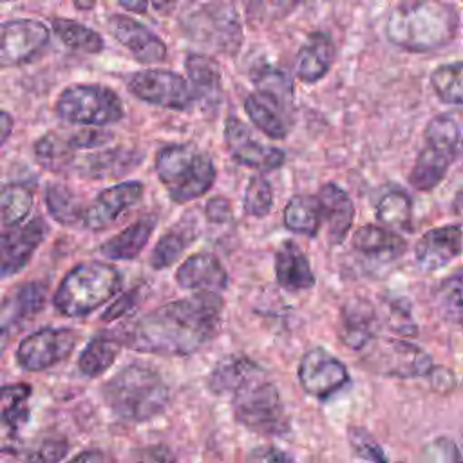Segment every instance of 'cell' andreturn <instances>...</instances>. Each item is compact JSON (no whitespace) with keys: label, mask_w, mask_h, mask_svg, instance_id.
Masks as SVG:
<instances>
[{"label":"cell","mask_w":463,"mask_h":463,"mask_svg":"<svg viewBox=\"0 0 463 463\" xmlns=\"http://www.w3.org/2000/svg\"><path fill=\"white\" fill-rule=\"evenodd\" d=\"M221 313V295L199 291L127 320L114 335L121 345L139 353L184 356L213 338Z\"/></svg>","instance_id":"6da1fadb"},{"label":"cell","mask_w":463,"mask_h":463,"mask_svg":"<svg viewBox=\"0 0 463 463\" xmlns=\"http://www.w3.org/2000/svg\"><path fill=\"white\" fill-rule=\"evenodd\" d=\"M459 29L456 5L438 0L403 2L385 22L387 40L411 52H432L449 45Z\"/></svg>","instance_id":"7a4b0ae2"},{"label":"cell","mask_w":463,"mask_h":463,"mask_svg":"<svg viewBox=\"0 0 463 463\" xmlns=\"http://www.w3.org/2000/svg\"><path fill=\"white\" fill-rule=\"evenodd\" d=\"M103 398L118 418L141 423L166 409L170 392L161 374L152 367L130 364L105 383Z\"/></svg>","instance_id":"3957f363"},{"label":"cell","mask_w":463,"mask_h":463,"mask_svg":"<svg viewBox=\"0 0 463 463\" xmlns=\"http://www.w3.org/2000/svg\"><path fill=\"white\" fill-rule=\"evenodd\" d=\"M154 168L174 203H190L206 194L217 170L208 154L188 143H175L159 148Z\"/></svg>","instance_id":"277c9868"},{"label":"cell","mask_w":463,"mask_h":463,"mask_svg":"<svg viewBox=\"0 0 463 463\" xmlns=\"http://www.w3.org/2000/svg\"><path fill=\"white\" fill-rule=\"evenodd\" d=\"M123 279L116 266L101 260L76 264L60 282L54 293V307L65 317H85L109 302Z\"/></svg>","instance_id":"5b68a950"},{"label":"cell","mask_w":463,"mask_h":463,"mask_svg":"<svg viewBox=\"0 0 463 463\" xmlns=\"http://www.w3.org/2000/svg\"><path fill=\"white\" fill-rule=\"evenodd\" d=\"M235 420L246 429L277 436L288 430V418L275 383L260 365H255L228 394Z\"/></svg>","instance_id":"8992f818"},{"label":"cell","mask_w":463,"mask_h":463,"mask_svg":"<svg viewBox=\"0 0 463 463\" xmlns=\"http://www.w3.org/2000/svg\"><path fill=\"white\" fill-rule=\"evenodd\" d=\"M423 139L425 146L420 150L411 168L409 183L416 190L429 192L441 183L449 166L459 154V123L449 114H439L427 123Z\"/></svg>","instance_id":"52a82bcc"},{"label":"cell","mask_w":463,"mask_h":463,"mask_svg":"<svg viewBox=\"0 0 463 463\" xmlns=\"http://www.w3.org/2000/svg\"><path fill=\"white\" fill-rule=\"evenodd\" d=\"M181 27L190 40L224 54H235L242 42L241 20L230 2L199 5L181 18Z\"/></svg>","instance_id":"ba28073f"},{"label":"cell","mask_w":463,"mask_h":463,"mask_svg":"<svg viewBox=\"0 0 463 463\" xmlns=\"http://www.w3.org/2000/svg\"><path fill=\"white\" fill-rule=\"evenodd\" d=\"M54 109L63 121L85 127L112 125L125 114L119 96L112 89L96 83H80L63 89Z\"/></svg>","instance_id":"9c48e42d"},{"label":"cell","mask_w":463,"mask_h":463,"mask_svg":"<svg viewBox=\"0 0 463 463\" xmlns=\"http://www.w3.org/2000/svg\"><path fill=\"white\" fill-rule=\"evenodd\" d=\"M362 364L382 376H427L434 362L421 347L400 338H373L362 349Z\"/></svg>","instance_id":"30bf717a"},{"label":"cell","mask_w":463,"mask_h":463,"mask_svg":"<svg viewBox=\"0 0 463 463\" xmlns=\"http://www.w3.org/2000/svg\"><path fill=\"white\" fill-rule=\"evenodd\" d=\"M127 85L136 98L170 110L186 112L195 101L190 83L181 74L165 69L137 71L128 78Z\"/></svg>","instance_id":"8fae6325"},{"label":"cell","mask_w":463,"mask_h":463,"mask_svg":"<svg viewBox=\"0 0 463 463\" xmlns=\"http://www.w3.org/2000/svg\"><path fill=\"white\" fill-rule=\"evenodd\" d=\"M78 335L67 327H43L16 347V362L25 371H43L63 362L76 347Z\"/></svg>","instance_id":"7c38bea8"},{"label":"cell","mask_w":463,"mask_h":463,"mask_svg":"<svg viewBox=\"0 0 463 463\" xmlns=\"http://www.w3.org/2000/svg\"><path fill=\"white\" fill-rule=\"evenodd\" d=\"M49 42V29L34 18L0 24V67H16L36 58Z\"/></svg>","instance_id":"4fadbf2b"},{"label":"cell","mask_w":463,"mask_h":463,"mask_svg":"<svg viewBox=\"0 0 463 463\" xmlns=\"http://www.w3.org/2000/svg\"><path fill=\"white\" fill-rule=\"evenodd\" d=\"M224 143L237 163L259 172L277 170L286 161L284 150L257 141L248 125L237 116H228L224 121Z\"/></svg>","instance_id":"5bb4252c"},{"label":"cell","mask_w":463,"mask_h":463,"mask_svg":"<svg viewBox=\"0 0 463 463\" xmlns=\"http://www.w3.org/2000/svg\"><path fill=\"white\" fill-rule=\"evenodd\" d=\"M298 382L309 396L326 400L349 382V373L336 356L322 347H313L300 358Z\"/></svg>","instance_id":"9a60e30c"},{"label":"cell","mask_w":463,"mask_h":463,"mask_svg":"<svg viewBox=\"0 0 463 463\" xmlns=\"http://www.w3.org/2000/svg\"><path fill=\"white\" fill-rule=\"evenodd\" d=\"M141 181H123L101 190L81 213V226L90 232H101L112 226L121 213L137 204L143 197Z\"/></svg>","instance_id":"2e32d148"},{"label":"cell","mask_w":463,"mask_h":463,"mask_svg":"<svg viewBox=\"0 0 463 463\" xmlns=\"http://www.w3.org/2000/svg\"><path fill=\"white\" fill-rule=\"evenodd\" d=\"M47 230L45 221L34 217L0 237V279L13 277L27 266L33 253L43 242Z\"/></svg>","instance_id":"e0dca14e"},{"label":"cell","mask_w":463,"mask_h":463,"mask_svg":"<svg viewBox=\"0 0 463 463\" xmlns=\"http://www.w3.org/2000/svg\"><path fill=\"white\" fill-rule=\"evenodd\" d=\"M110 34L141 63H159L166 58L165 42L146 25L127 14H110Z\"/></svg>","instance_id":"ac0fdd59"},{"label":"cell","mask_w":463,"mask_h":463,"mask_svg":"<svg viewBox=\"0 0 463 463\" xmlns=\"http://www.w3.org/2000/svg\"><path fill=\"white\" fill-rule=\"evenodd\" d=\"M461 253V226L447 224L425 232L414 248L416 264L423 271H438Z\"/></svg>","instance_id":"d6986e66"},{"label":"cell","mask_w":463,"mask_h":463,"mask_svg":"<svg viewBox=\"0 0 463 463\" xmlns=\"http://www.w3.org/2000/svg\"><path fill=\"white\" fill-rule=\"evenodd\" d=\"M315 197L320 208V221H324L327 228V242L331 246L342 244L354 221L351 197L335 183H326Z\"/></svg>","instance_id":"ffe728a7"},{"label":"cell","mask_w":463,"mask_h":463,"mask_svg":"<svg viewBox=\"0 0 463 463\" xmlns=\"http://www.w3.org/2000/svg\"><path fill=\"white\" fill-rule=\"evenodd\" d=\"M175 282L190 291L217 293L226 289L228 273L221 260L206 251L190 255L175 271Z\"/></svg>","instance_id":"44dd1931"},{"label":"cell","mask_w":463,"mask_h":463,"mask_svg":"<svg viewBox=\"0 0 463 463\" xmlns=\"http://www.w3.org/2000/svg\"><path fill=\"white\" fill-rule=\"evenodd\" d=\"M141 154L128 148H107L99 152H92L81 157L71 159L67 170H74L78 175L90 179H105V177H119L127 172L134 170L141 163Z\"/></svg>","instance_id":"7402d4cb"},{"label":"cell","mask_w":463,"mask_h":463,"mask_svg":"<svg viewBox=\"0 0 463 463\" xmlns=\"http://www.w3.org/2000/svg\"><path fill=\"white\" fill-rule=\"evenodd\" d=\"M335 61V45L327 33L313 31L306 36L295 60L297 78L304 83H317L322 80Z\"/></svg>","instance_id":"603a6c76"},{"label":"cell","mask_w":463,"mask_h":463,"mask_svg":"<svg viewBox=\"0 0 463 463\" xmlns=\"http://www.w3.org/2000/svg\"><path fill=\"white\" fill-rule=\"evenodd\" d=\"M376 311L371 302L353 298L340 311V338L351 349H364L376 333Z\"/></svg>","instance_id":"cb8c5ba5"},{"label":"cell","mask_w":463,"mask_h":463,"mask_svg":"<svg viewBox=\"0 0 463 463\" xmlns=\"http://www.w3.org/2000/svg\"><path fill=\"white\" fill-rule=\"evenodd\" d=\"M277 282L288 291H302L315 286V275L306 253L293 241H284L275 253Z\"/></svg>","instance_id":"d4e9b609"},{"label":"cell","mask_w":463,"mask_h":463,"mask_svg":"<svg viewBox=\"0 0 463 463\" xmlns=\"http://www.w3.org/2000/svg\"><path fill=\"white\" fill-rule=\"evenodd\" d=\"M351 242L358 253L380 262L396 260L407 250V242L402 235L392 233L378 224L360 226L354 232Z\"/></svg>","instance_id":"484cf974"},{"label":"cell","mask_w":463,"mask_h":463,"mask_svg":"<svg viewBox=\"0 0 463 463\" xmlns=\"http://www.w3.org/2000/svg\"><path fill=\"white\" fill-rule=\"evenodd\" d=\"M156 226L154 217H143L99 246V253L110 260H132L146 246Z\"/></svg>","instance_id":"4316f807"},{"label":"cell","mask_w":463,"mask_h":463,"mask_svg":"<svg viewBox=\"0 0 463 463\" xmlns=\"http://www.w3.org/2000/svg\"><path fill=\"white\" fill-rule=\"evenodd\" d=\"M121 342L114 331H101L94 335L78 358V369L89 378L103 374L119 354Z\"/></svg>","instance_id":"83f0119b"},{"label":"cell","mask_w":463,"mask_h":463,"mask_svg":"<svg viewBox=\"0 0 463 463\" xmlns=\"http://www.w3.org/2000/svg\"><path fill=\"white\" fill-rule=\"evenodd\" d=\"M184 69L190 80V87L194 96H201L212 103H219V94H221V69L219 63L199 52H190L186 54L184 60Z\"/></svg>","instance_id":"f1b7e54d"},{"label":"cell","mask_w":463,"mask_h":463,"mask_svg":"<svg viewBox=\"0 0 463 463\" xmlns=\"http://www.w3.org/2000/svg\"><path fill=\"white\" fill-rule=\"evenodd\" d=\"M282 221L289 232L298 233V235L315 237L322 224L317 197L307 195V194L293 195L284 206Z\"/></svg>","instance_id":"f546056e"},{"label":"cell","mask_w":463,"mask_h":463,"mask_svg":"<svg viewBox=\"0 0 463 463\" xmlns=\"http://www.w3.org/2000/svg\"><path fill=\"white\" fill-rule=\"evenodd\" d=\"M33 208V192L22 183L0 190V237L22 226Z\"/></svg>","instance_id":"4dcf8cb0"},{"label":"cell","mask_w":463,"mask_h":463,"mask_svg":"<svg viewBox=\"0 0 463 463\" xmlns=\"http://www.w3.org/2000/svg\"><path fill=\"white\" fill-rule=\"evenodd\" d=\"M376 219L382 228L398 233L412 230V201L403 190H389L376 204Z\"/></svg>","instance_id":"1f68e13d"},{"label":"cell","mask_w":463,"mask_h":463,"mask_svg":"<svg viewBox=\"0 0 463 463\" xmlns=\"http://www.w3.org/2000/svg\"><path fill=\"white\" fill-rule=\"evenodd\" d=\"M52 31L65 47L76 52L98 54L105 47L103 38L94 29L71 18H52Z\"/></svg>","instance_id":"d6a6232c"},{"label":"cell","mask_w":463,"mask_h":463,"mask_svg":"<svg viewBox=\"0 0 463 463\" xmlns=\"http://www.w3.org/2000/svg\"><path fill=\"white\" fill-rule=\"evenodd\" d=\"M251 80L257 85V94L268 99L279 110L289 105L293 89H291V80L284 71L262 63L253 71Z\"/></svg>","instance_id":"836d02e7"},{"label":"cell","mask_w":463,"mask_h":463,"mask_svg":"<svg viewBox=\"0 0 463 463\" xmlns=\"http://www.w3.org/2000/svg\"><path fill=\"white\" fill-rule=\"evenodd\" d=\"M244 110L250 118V121L264 132L271 139H284L288 136V125L282 119V114L275 105H271L268 99L259 96L257 92H251L244 99Z\"/></svg>","instance_id":"e575fe53"},{"label":"cell","mask_w":463,"mask_h":463,"mask_svg":"<svg viewBox=\"0 0 463 463\" xmlns=\"http://www.w3.org/2000/svg\"><path fill=\"white\" fill-rule=\"evenodd\" d=\"M31 387L27 383H13L0 389V423L16 430L29 416L27 400Z\"/></svg>","instance_id":"d590c367"},{"label":"cell","mask_w":463,"mask_h":463,"mask_svg":"<svg viewBox=\"0 0 463 463\" xmlns=\"http://www.w3.org/2000/svg\"><path fill=\"white\" fill-rule=\"evenodd\" d=\"M45 204L49 213L60 224H76L81 221L83 208L71 188L60 183H51L45 190Z\"/></svg>","instance_id":"8d00e7d4"},{"label":"cell","mask_w":463,"mask_h":463,"mask_svg":"<svg viewBox=\"0 0 463 463\" xmlns=\"http://www.w3.org/2000/svg\"><path fill=\"white\" fill-rule=\"evenodd\" d=\"M190 232L192 230L188 228H172L166 233H163L150 253V266L154 269H165L172 266L183 255L186 246L194 241V233Z\"/></svg>","instance_id":"74e56055"},{"label":"cell","mask_w":463,"mask_h":463,"mask_svg":"<svg viewBox=\"0 0 463 463\" xmlns=\"http://www.w3.org/2000/svg\"><path fill=\"white\" fill-rule=\"evenodd\" d=\"M461 71L463 63L459 60L452 63H443L436 67L430 74V83L434 92L443 103L450 105H461L463 96H461Z\"/></svg>","instance_id":"f35d334b"},{"label":"cell","mask_w":463,"mask_h":463,"mask_svg":"<svg viewBox=\"0 0 463 463\" xmlns=\"http://www.w3.org/2000/svg\"><path fill=\"white\" fill-rule=\"evenodd\" d=\"M273 206V190L264 175H251L242 197V210L251 217H266Z\"/></svg>","instance_id":"ab89813d"},{"label":"cell","mask_w":463,"mask_h":463,"mask_svg":"<svg viewBox=\"0 0 463 463\" xmlns=\"http://www.w3.org/2000/svg\"><path fill=\"white\" fill-rule=\"evenodd\" d=\"M45 302V286L40 282H27L20 286L11 300V315L9 320L20 322L34 313H38L43 307Z\"/></svg>","instance_id":"60d3db41"},{"label":"cell","mask_w":463,"mask_h":463,"mask_svg":"<svg viewBox=\"0 0 463 463\" xmlns=\"http://www.w3.org/2000/svg\"><path fill=\"white\" fill-rule=\"evenodd\" d=\"M461 289H463V284H461V273H454L452 277L445 279L439 288H438V295H436V300H438V307L441 311V315L454 322V324H459L461 322V307H463V302H461Z\"/></svg>","instance_id":"b9f144b4"},{"label":"cell","mask_w":463,"mask_h":463,"mask_svg":"<svg viewBox=\"0 0 463 463\" xmlns=\"http://www.w3.org/2000/svg\"><path fill=\"white\" fill-rule=\"evenodd\" d=\"M347 438L354 454L369 463H387L383 449L378 441L364 429V427H351L347 430Z\"/></svg>","instance_id":"7bdbcfd3"},{"label":"cell","mask_w":463,"mask_h":463,"mask_svg":"<svg viewBox=\"0 0 463 463\" xmlns=\"http://www.w3.org/2000/svg\"><path fill=\"white\" fill-rule=\"evenodd\" d=\"M418 463H461V452L450 438L441 436L421 449Z\"/></svg>","instance_id":"ee69618b"},{"label":"cell","mask_w":463,"mask_h":463,"mask_svg":"<svg viewBox=\"0 0 463 463\" xmlns=\"http://www.w3.org/2000/svg\"><path fill=\"white\" fill-rule=\"evenodd\" d=\"M67 450L69 443L63 438H49L29 450L22 463H58L67 456Z\"/></svg>","instance_id":"f6af8a7d"},{"label":"cell","mask_w":463,"mask_h":463,"mask_svg":"<svg viewBox=\"0 0 463 463\" xmlns=\"http://www.w3.org/2000/svg\"><path fill=\"white\" fill-rule=\"evenodd\" d=\"M65 145L72 154L78 150H87V148H99L105 146L112 141V134L105 130H96V128H81L72 134H63Z\"/></svg>","instance_id":"bcb514c9"},{"label":"cell","mask_w":463,"mask_h":463,"mask_svg":"<svg viewBox=\"0 0 463 463\" xmlns=\"http://www.w3.org/2000/svg\"><path fill=\"white\" fill-rule=\"evenodd\" d=\"M407 302H396L391 300L385 304L387 309V318H389V326L400 333L405 335H414L416 326L411 320V313H409V306H405Z\"/></svg>","instance_id":"7dc6e473"},{"label":"cell","mask_w":463,"mask_h":463,"mask_svg":"<svg viewBox=\"0 0 463 463\" xmlns=\"http://www.w3.org/2000/svg\"><path fill=\"white\" fill-rule=\"evenodd\" d=\"M137 304V291L130 289L127 293H121L103 313H101V320L110 322L116 318H123L125 315H128Z\"/></svg>","instance_id":"c3c4849f"},{"label":"cell","mask_w":463,"mask_h":463,"mask_svg":"<svg viewBox=\"0 0 463 463\" xmlns=\"http://www.w3.org/2000/svg\"><path fill=\"white\" fill-rule=\"evenodd\" d=\"M204 213H206V219H208L210 222H217V224L228 222V221H232V217H233L232 204H230V201H228L226 197H212V199L206 203Z\"/></svg>","instance_id":"681fc988"},{"label":"cell","mask_w":463,"mask_h":463,"mask_svg":"<svg viewBox=\"0 0 463 463\" xmlns=\"http://www.w3.org/2000/svg\"><path fill=\"white\" fill-rule=\"evenodd\" d=\"M427 376L430 380L432 389L438 392H450L456 387V374L443 365H432Z\"/></svg>","instance_id":"f907efd6"},{"label":"cell","mask_w":463,"mask_h":463,"mask_svg":"<svg viewBox=\"0 0 463 463\" xmlns=\"http://www.w3.org/2000/svg\"><path fill=\"white\" fill-rule=\"evenodd\" d=\"M136 463H175L172 452L163 445L145 447L137 452Z\"/></svg>","instance_id":"816d5d0a"},{"label":"cell","mask_w":463,"mask_h":463,"mask_svg":"<svg viewBox=\"0 0 463 463\" xmlns=\"http://www.w3.org/2000/svg\"><path fill=\"white\" fill-rule=\"evenodd\" d=\"M248 463H295V461L286 452L275 447H262V449H255L250 454Z\"/></svg>","instance_id":"f5cc1de1"},{"label":"cell","mask_w":463,"mask_h":463,"mask_svg":"<svg viewBox=\"0 0 463 463\" xmlns=\"http://www.w3.org/2000/svg\"><path fill=\"white\" fill-rule=\"evenodd\" d=\"M11 132H13V118L5 110H0V146L9 139Z\"/></svg>","instance_id":"db71d44e"},{"label":"cell","mask_w":463,"mask_h":463,"mask_svg":"<svg viewBox=\"0 0 463 463\" xmlns=\"http://www.w3.org/2000/svg\"><path fill=\"white\" fill-rule=\"evenodd\" d=\"M71 463H103V454L99 450H96V449L83 450Z\"/></svg>","instance_id":"11a10c76"},{"label":"cell","mask_w":463,"mask_h":463,"mask_svg":"<svg viewBox=\"0 0 463 463\" xmlns=\"http://www.w3.org/2000/svg\"><path fill=\"white\" fill-rule=\"evenodd\" d=\"M119 5L132 13H145L146 9V2H119Z\"/></svg>","instance_id":"9f6ffc18"}]
</instances>
